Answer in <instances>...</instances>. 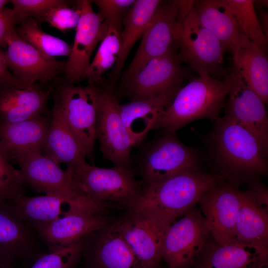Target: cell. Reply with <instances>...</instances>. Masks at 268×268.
I'll return each instance as SVG.
<instances>
[{
    "label": "cell",
    "mask_w": 268,
    "mask_h": 268,
    "mask_svg": "<svg viewBox=\"0 0 268 268\" xmlns=\"http://www.w3.org/2000/svg\"><path fill=\"white\" fill-rule=\"evenodd\" d=\"M215 122L209 143L218 173L238 186L265 175L268 153L255 136L227 113Z\"/></svg>",
    "instance_id": "1"
},
{
    "label": "cell",
    "mask_w": 268,
    "mask_h": 268,
    "mask_svg": "<svg viewBox=\"0 0 268 268\" xmlns=\"http://www.w3.org/2000/svg\"><path fill=\"white\" fill-rule=\"evenodd\" d=\"M226 179L220 173H207L198 168L146 185L129 211L150 210L175 221L195 207L202 195Z\"/></svg>",
    "instance_id": "2"
},
{
    "label": "cell",
    "mask_w": 268,
    "mask_h": 268,
    "mask_svg": "<svg viewBox=\"0 0 268 268\" xmlns=\"http://www.w3.org/2000/svg\"><path fill=\"white\" fill-rule=\"evenodd\" d=\"M232 84L231 74L223 80L200 75L177 92L153 128H163L174 134L187 124L208 118L215 121L224 107Z\"/></svg>",
    "instance_id": "3"
},
{
    "label": "cell",
    "mask_w": 268,
    "mask_h": 268,
    "mask_svg": "<svg viewBox=\"0 0 268 268\" xmlns=\"http://www.w3.org/2000/svg\"><path fill=\"white\" fill-rule=\"evenodd\" d=\"M66 171L79 190L102 209L108 203L130 209L144 187L129 168L96 167L84 159L67 165Z\"/></svg>",
    "instance_id": "4"
},
{
    "label": "cell",
    "mask_w": 268,
    "mask_h": 268,
    "mask_svg": "<svg viewBox=\"0 0 268 268\" xmlns=\"http://www.w3.org/2000/svg\"><path fill=\"white\" fill-rule=\"evenodd\" d=\"M53 103L61 110L84 157H93L96 137L97 85H76L65 77L52 82Z\"/></svg>",
    "instance_id": "5"
},
{
    "label": "cell",
    "mask_w": 268,
    "mask_h": 268,
    "mask_svg": "<svg viewBox=\"0 0 268 268\" xmlns=\"http://www.w3.org/2000/svg\"><path fill=\"white\" fill-rule=\"evenodd\" d=\"M194 0L161 1L142 36L139 46L125 74L129 78L151 60L178 46L176 31L192 8Z\"/></svg>",
    "instance_id": "6"
},
{
    "label": "cell",
    "mask_w": 268,
    "mask_h": 268,
    "mask_svg": "<svg viewBox=\"0 0 268 268\" xmlns=\"http://www.w3.org/2000/svg\"><path fill=\"white\" fill-rule=\"evenodd\" d=\"M175 38L181 60L190 69L215 78L228 75L223 67L225 50L216 36L200 22L192 8Z\"/></svg>",
    "instance_id": "7"
},
{
    "label": "cell",
    "mask_w": 268,
    "mask_h": 268,
    "mask_svg": "<svg viewBox=\"0 0 268 268\" xmlns=\"http://www.w3.org/2000/svg\"><path fill=\"white\" fill-rule=\"evenodd\" d=\"M178 46L149 61L133 75L124 80L125 88L131 101L173 97L189 76L182 66Z\"/></svg>",
    "instance_id": "8"
},
{
    "label": "cell",
    "mask_w": 268,
    "mask_h": 268,
    "mask_svg": "<svg viewBox=\"0 0 268 268\" xmlns=\"http://www.w3.org/2000/svg\"><path fill=\"white\" fill-rule=\"evenodd\" d=\"M175 221L150 210L129 211L118 221L124 239L142 268H160L165 237Z\"/></svg>",
    "instance_id": "9"
},
{
    "label": "cell",
    "mask_w": 268,
    "mask_h": 268,
    "mask_svg": "<svg viewBox=\"0 0 268 268\" xmlns=\"http://www.w3.org/2000/svg\"><path fill=\"white\" fill-rule=\"evenodd\" d=\"M17 164L26 185L34 191L63 198L77 206L102 209L79 190L66 170L42 152L29 155Z\"/></svg>",
    "instance_id": "10"
},
{
    "label": "cell",
    "mask_w": 268,
    "mask_h": 268,
    "mask_svg": "<svg viewBox=\"0 0 268 268\" xmlns=\"http://www.w3.org/2000/svg\"><path fill=\"white\" fill-rule=\"evenodd\" d=\"M170 226L166 234L162 259L168 268H188L211 235L200 210L194 207Z\"/></svg>",
    "instance_id": "11"
},
{
    "label": "cell",
    "mask_w": 268,
    "mask_h": 268,
    "mask_svg": "<svg viewBox=\"0 0 268 268\" xmlns=\"http://www.w3.org/2000/svg\"><path fill=\"white\" fill-rule=\"evenodd\" d=\"M96 137L104 158L115 167L129 168L131 151L136 143L122 122L120 105L110 89L99 91Z\"/></svg>",
    "instance_id": "12"
},
{
    "label": "cell",
    "mask_w": 268,
    "mask_h": 268,
    "mask_svg": "<svg viewBox=\"0 0 268 268\" xmlns=\"http://www.w3.org/2000/svg\"><path fill=\"white\" fill-rule=\"evenodd\" d=\"M242 190L226 179L201 197L198 203L213 239L221 245L232 243Z\"/></svg>",
    "instance_id": "13"
},
{
    "label": "cell",
    "mask_w": 268,
    "mask_h": 268,
    "mask_svg": "<svg viewBox=\"0 0 268 268\" xmlns=\"http://www.w3.org/2000/svg\"><path fill=\"white\" fill-rule=\"evenodd\" d=\"M4 51L6 65L12 74L27 86L40 81L47 84L58 78L66 62L47 57L17 34L15 28L6 41Z\"/></svg>",
    "instance_id": "14"
},
{
    "label": "cell",
    "mask_w": 268,
    "mask_h": 268,
    "mask_svg": "<svg viewBox=\"0 0 268 268\" xmlns=\"http://www.w3.org/2000/svg\"><path fill=\"white\" fill-rule=\"evenodd\" d=\"M80 19L73 44L66 62L64 77L74 84L85 79L93 51L106 35L108 24L92 8V1L79 0Z\"/></svg>",
    "instance_id": "15"
},
{
    "label": "cell",
    "mask_w": 268,
    "mask_h": 268,
    "mask_svg": "<svg viewBox=\"0 0 268 268\" xmlns=\"http://www.w3.org/2000/svg\"><path fill=\"white\" fill-rule=\"evenodd\" d=\"M102 210L71 207L67 213L35 230L49 252L70 245L103 228L107 219Z\"/></svg>",
    "instance_id": "16"
},
{
    "label": "cell",
    "mask_w": 268,
    "mask_h": 268,
    "mask_svg": "<svg viewBox=\"0 0 268 268\" xmlns=\"http://www.w3.org/2000/svg\"><path fill=\"white\" fill-rule=\"evenodd\" d=\"M167 134L145 156L142 174L146 185L198 168L195 151L180 142L174 134Z\"/></svg>",
    "instance_id": "17"
},
{
    "label": "cell",
    "mask_w": 268,
    "mask_h": 268,
    "mask_svg": "<svg viewBox=\"0 0 268 268\" xmlns=\"http://www.w3.org/2000/svg\"><path fill=\"white\" fill-rule=\"evenodd\" d=\"M226 113L236 120L257 138L268 153V118L265 103L234 69Z\"/></svg>",
    "instance_id": "18"
},
{
    "label": "cell",
    "mask_w": 268,
    "mask_h": 268,
    "mask_svg": "<svg viewBox=\"0 0 268 268\" xmlns=\"http://www.w3.org/2000/svg\"><path fill=\"white\" fill-rule=\"evenodd\" d=\"M51 121L43 114L14 123H0V144L10 162L17 164L32 153L43 152Z\"/></svg>",
    "instance_id": "19"
},
{
    "label": "cell",
    "mask_w": 268,
    "mask_h": 268,
    "mask_svg": "<svg viewBox=\"0 0 268 268\" xmlns=\"http://www.w3.org/2000/svg\"><path fill=\"white\" fill-rule=\"evenodd\" d=\"M51 92L50 85L37 84L26 88L0 86V123L19 122L44 114Z\"/></svg>",
    "instance_id": "20"
},
{
    "label": "cell",
    "mask_w": 268,
    "mask_h": 268,
    "mask_svg": "<svg viewBox=\"0 0 268 268\" xmlns=\"http://www.w3.org/2000/svg\"><path fill=\"white\" fill-rule=\"evenodd\" d=\"M192 9L200 22L216 36L225 51L233 54L249 39L239 27L225 0H194Z\"/></svg>",
    "instance_id": "21"
},
{
    "label": "cell",
    "mask_w": 268,
    "mask_h": 268,
    "mask_svg": "<svg viewBox=\"0 0 268 268\" xmlns=\"http://www.w3.org/2000/svg\"><path fill=\"white\" fill-rule=\"evenodd\" d=\"M100 231L88 257L91 268H142L124 239L118 221Z\"/></svg>",
    "instance_id": "22"
},
{
    "label": "cell",
    "mask_w": 268,
    "mask_h": 268,
    "mask_svg": "<svg viewBox=\"0 0 268 268\" xmlns=\"http://www.w3.org/2000/svg\"><path fill=\"white\" fill-rule=\"evenodd\" d=\"M204 245L196 260V268H256L268 262V253L237 243L221 245L213 238Z\"/></svg>",
    "instance_id": "23"
},
{
    "label": "cell",
    "mask_w": 268,
    "mask_h": 268,
    "mask_svg": "<svg viewBox=\"0 0 268 268\" xmlns=\"http://www.w3.org/2000/svg\"><path fill=\"white\" fill-rule=\"evenodd\" d=\"M233 243L268 253V210L259 205L249 189L242 190Z\"/></svg>",
    "instance_id": "24"
},
{
    "label": "cell",
    "mask_w": 268,
    "mask_h": 268,
    "mask_svg": "<svg viewBox=\"0 0 268 268\" xmlns=\"http://www.w3.org/2000/svg\"><path fill=\"white\" fill-rule=\"evenodd\" d=\"M233 54L234 69L266 104L268 101V60L266 53L249 39Z\"/></svg>",
    "instance_id": "25"
},
{
    "label": "cell",
    "mask_w": 268,
    "mask_h": 268,
    "mask_svg": "<svg viewBox=\"0 0 268 268\" xmlns=\"http://www.w3.org/2000/svg\"><path fill=\"white\" fill-rule=\"evenodd\" d=\"M43 152L44 155L59 164L67 165L85 159L64 116L55 103L51 113L50 127Z\"/></svg>",
    "instance_id": "26"
},
{
    "label": "cell",
    "mask_w": 268,
    "mask_h": 268,
    "mask_svg": "<svg viewBox=\"0 0 268 268\" xmlns=\"http://www.w3.org/2000/svg\"><path fill=\"white\" fill-rule=\"evenodd\" d=\"M31 230L9 202L0 203V252L13 259L30 254L35 246Z\"/></svg>",
    "instance_id": "27"
},
{
    "label": "cell",
    "mask_w": 268,
    "mask_h": 268,
    "mask_svg": "<svg viewBox=\"0 0 268 268\" xmlns=\"http://www.w3.org/2000/svg\"><path fill=\"white\" fill-rule=\"evenodd\" d=\"M173 98L167 96L133 101L125 105H120L122 122L136 144L153 129L158 119Z\"/></svg>",
    "instance_id": "28"
},
{
    "label": "cell",
    "mask_w": 268,
    "mask_h": 268,
    "mask_svg": "<svg viewBox=\"0 0 268 268\" xmlns=\"http://www.w3.org/2000/svg\"><path fill=\"white\" fill-rule=\"evenodd\" d=\"M9 203L24 223L35 231L64 216L71 207L66 210L64 205L77 206L63 198L48 195H23Z\"/></svg>",
    "instance_id": "29"
},
{
    "label": "cell",
    "mask_w": 268,
    "mask_h": 268,
    "mask_svg": "<svg viewBox=\"0 0 268 268\" xmlns=\"http://www.w3.org/2000/svg\"><path fill=\"white\" fill-rule=\"evenodd\" d=\"M161 2L159 0H135L128 11L123 21L122 47L114 67L113 76L119 74L133 46L142 37Z\"/></svg>",
    "instance_id": "30"
},
{
    "label": "cell",
    "mask_w": 268,
    "mask_h": 268,
    "mask_svg": "<svg viewBox=\"0 0 268 268\" xmlns=\"http://www.w3.org/2000/svg\"><path fill=\"white\" fill-rule=\"evenodd\" d=\"M19 24V27H15L18 35L45 56L55 59L57 56H69L72 46L45 32L34 18H25Z\"/></svg>",
    "instance_id": "31"
},
{
    "label": "cell",
    "mask_w": 268,
    "mask_h": 268,
    "mask_svg": "<svg viewBox=\"0 0 268 268\" xmlns=\"http://www.w3.org/2000/svg\"><path fill=\"white\" fill-rule=\"evenodd\" d=\"M121 47V32L115 26L108 24L106 35L101 41L85 75L88 84L96 85L106 71L115 65Z\"/></svg>",
    "instance_id": "32"
},
{
    "label": "cell",
    "mask_w": 268,
    "mask_h": 268,
    "mask_svg": "<svg viewBox=\"0 0 268 268\" xmlns=\"http://www.w3.org/2000/svg\"><path fill=\"white\" fill-rule=\"evenodd\" d=\"M239 27L246 36L258 45L265 53L268 38L257 18L252 0H225Z\"/></svg>",
    "instance_id": "33"
},
{
    "label": "cell",
    "mask_w": 268,
    "mask_h": 268,
    "mask_svg": "<svg viewBox=\"0 0 268 268\" xmlns=\"http://www.w3.org/2000/svg\"><path fill=\"white\" fill-rule=\"evenodd\" d=\"M26 184L0 144V203L11 202L24 195Z\"/></svg>",
    "instance_id": "34"
},
{
    "label": "cell",
    "mask_w": 268,
    "mask_h": 268,
    "mask_svg": "<svg viewBox=\"0 0 268 268\" xmlns=\"http://www.w3.org/2000/svg\"><path fill=\"white\" fill-rule=\"evenodd\" d=\"M89 236L67 247L49 252L39 258L30 268H74L88 246Z\"/></svg>",
    "instance_id": "35"
},
{
    "label": "cell",
    "mask_w": 268,
    "mask_h": 268,
    "mask_svg": "<svg viewBox=\"0 0 268 268\" xmlns=\"http://www.w3.org/2000/svg\"><path fill=\"white\" fill-rule=\"evenodd\" d=\"M63 0H11V8L15 22L19 24L25 18H34L38 22H44L48 12L51 9L68 3Z\"/></svg>",
    "instance_id": "36"
},
{
    "label": "cell",
    "mask_w": 268,
    "mask_h": 268,
    "mask_svg": "<svg viewBox=\"0 0 268 268\" xmlns=\"http://www.w3.org/2000/svg\"><path fill=\"white\" fill-rule=\"evenodd\" d=\"M98 12L108 24L115 26L121 33L123 17L133 5L134 0H95Z\"/></svg>",
    "instance_id": "37"
},
{
    "label": "cell",
    "mask_w": 268,
    "mask_h": 268,
    "mask_svg": "<svg viewBox=\"0 0 268 268\" xmlns=\"http://www.w3.org/2000/svg\"><path fill=\"white\" fill-rule=\"evenodd\" d=\"M80 19V11L70 8L68 4L50 10L46 14L44 22L61 31L76 27Z\"/></svg>",
    "instance_id": "38"
},
{
    "label": "cell",
    "mask_w": 268,
    "mask_h": 268,
    "mask_svg": "<svg viewBox=\"0 0 268 268\" xmlns=\"http://www.w3.org/2000/svg\"><path fill=\"white\" fill-rule=\"evenodd\" d=\"M16 25L10 8H5L0 12V47L6 46L7 38Z\"/></svg>",
    "instance_id": "39"
},
{
    "label": "cell",
    "mask_w": 268,
    "mask_h": 268,
    "mask_svg": "<svg viewBox=\"0 0 268 268\" xmlns=\"http://www.w3.org/2000/svg\"><path fill=\"white\" fill-rule=\"evenodd\" d=\"M13 86L20 88L29 87L17 79L9 71L5 63L4 51L0 47V86Z\"/></svg>",
    "instance_id": "40"
},
{
    "label": "cell",
    "mask_w": 268,
    "mask_h": 268,
    "mask_svg": "<svg viewBox=\"0 0 268 268\" xmlns=\"http://www.w3.org/2000/svg\"><path fill=\"white\" fill-rule=\"evenodd\" d=\"M14 259L0 252V268H12Z\"/></svg>",
    "instance_id": "41"
},
{
    "label": "cell",
    "mask_w": 268,
    "mask_h": 268,
    "mask_svg": "<svg viewBox=\"0 0 268 268\" xmlns=\"http://www.w3.org/2000/svg\"><path fill=\"white\" fill-rule=\"evenodd\" d=\"M261 13L262 15V20L263 26L262 28L265 34V35L268 37V13L263 9H261Z\"/></svg>",
    "instance_id": "42"
},
{
    "label": "cell",
    "mask_w": 268,
    "mask_h": 268,
    "mask_svg": "<svg viewBox=\"0 0 268 268\" xmlns=\"http://www.w3.org/2000/svg\"><path fill=\"white\" fill-rule=\"evenodd\" d=\"M254 3H257L259 6H268V0H254Z\"/></svg>",
    "instance_id": "43"
},
{
    "label": "cell",
    "mask_w": 268,
    "mask_h": 268,
    "mask_svg": "<svg viewBox=\"0 0 268 268\" xmlns=\"http://www.w3.org/2000/svg\"><path fill=\"white\" fill-rule=\"evenodd\" d=\"M9 2L10 0H0V12L5 8L6 4Z\"/></svg>",
    "instance_id": "44"
},
{
    "label": "cell",
    "mask_w": 268,
    "mask_h": 268,
    "mask_svg": "<svg viewBox=\"0 0 268 268\" xmlns=\"http://www.w3.org/2000/svg\"><path fill=\"white\" fill-rule=\"evenodd\" d=\"M256 268H268V262L263 263Z\"/></svg>",
    "instance_id": "45"
}]
</instances>
